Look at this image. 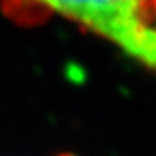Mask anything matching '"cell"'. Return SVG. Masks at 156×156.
Returning <instances> with one entry per match:
<instances>
[{
    "instance_id": "1",
    "label": "cell",
    "mask_w": 156,
    "mask_h": 156,
    "mask_svg": "<svg viewBox=\"0 0 156 156\" xmlns=\"http://www.w3.org/2000/svg\"><path fill=\"white\" fill-rule=\"evenodd\" d=\"M0 5L25 27L55 15L68 18L156 73V0H0Z\"/></svg>"
},
{
    "instance_id": "2",
    "label": "cell",
    "mask_w": 156,
    "mask_h": 156,
    "mask_svg": "<svg viewBox=\"0 0 156 156\" xmlns=\"http://www.w3.org/2000/svg\"><path fill=\"white\" fill-rule=\"evenodd\" d=\"M58 156H75V154H70V153H62V154H58Z\"/></svg>"
}]
</instances>
